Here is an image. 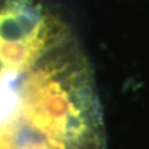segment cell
I'll list each match as a JSON object with an SVG mask.
<instances>
[{
	"mask_svg": "<svg viewBox=\"0 0 149 149\" xmlns=\"http://www.w3.org/2000/svg\"><path fill=\"white\" fill-rule=\"evenodd\" d=\"M95 72L44 0H0V149H107Z\"/></svg>",
	"mask_w": 149,
	"mask_h": 149,
	"instance_id": "1",
	"label": "cell"
}]
</instances>
